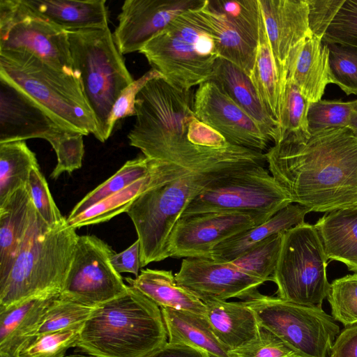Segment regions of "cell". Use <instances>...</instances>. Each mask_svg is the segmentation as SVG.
<instances>
[{"label": "cell", "mask_w": 357, "mask_h": 357, "mask_svg": "<svg viewBox=\"0 0 357 357\" xmlns=\"http://www.w3.org/2000/svg\"><path fill=\"white\" fill-rule=\"evenodd\" d=\"M268 171L293 203L310 211L357 208V130L291 133L264 153Z\"/></svg>", "instance_id": "obj_1"}, {"label": "cell", "mask_w": 357, "mask_h": 357, "mask_svg": "<svg viewBox=\"0 0 357 357\" xmlns=\"http://www.w3.org/2000/svg\"><path fill=\"white\" fill-rule=\"evenodd\" d=\"M173 177L142 194L126 213L135 228L144 267L169 257L173 229L188 205L221 178L266 164L264 153L249 149L197 157H177Z\"/></svg>", "instance_id": "obj_2"}, {"label": "cell", "mask_w": 357, "mask_h": 357, "mask_svg": "<svg viewBox=\"0 0 357 357\" xmlns=\"http://www.w3.org/2000/svg\"><path fill=\"white\" fill-rule=\"evenodd\" d=\"M167 337L159 306L128 285L126 294L95 308L76 347L100 357H146Z\"/></svg>", "instance_id": "obj_3"}, {"label": "cell", "mask_w": 357, "mask_h": 357, "mask_svg": "<svg viewBox=\"0 0 357 357\" xmlns=\"http://www.w3.org/2000/svg\"><path fill=\"white\" fill-rule=\"evenodd\" d=\"M66 220L50 228L36 211L6 278L0 282V308L46 293H59L78 238Z\"/></svg>", "instance_id": "obj_4"}, {"label": "cell", "mask_w": 357, "mask_h": 357, "mask_svg": "<svg viewBox=\"0 0 357 357\" xmlns=\"http://www.w3.org/2000/svg\"><path fill=\"white\" fill-rule=\"evenodd\" d=\"M0 77L20 88L63 128L96 132L94 115L77 77L60 72L25 52L0 51Z\"/></svg>", "instance_id": "obj_5"}, {"label": "cell", "mask_w": 357, "mask_h": 357, "mask_svg": "<svg viewBox=\"0 0 357 357\" xmlns=\"http://www.w3.org/2000/svg\"><path fill=\"white\" fill-rule=\"evenodd\" d=\"M68 36L73 70L96 119L94 136L104 142L109 137L107 123L113 106L134 79L109 26L68 31Z\"/></svg>", "instance_id": "obj_6"}, {"label": "cell", "mask_w": 357, "mask_h": 357, "mask_svg": "<svg viewBox=\"0 0 357 357\" xmlns=\"http://www.w3.org/2000/svg\"><path fill=\"white\" fill-rule=\"evenodd\" d=\"M195 8L178 15L139 51L152 68L182 91L211 79L219 58L214 38Z\"/></svg>", "instance_id": "obj_7"}, {"label": "cell", "mask_w": 357, "mask_h": 357, "mask_svg": "<svg viewBox=\"0 0 357 357\" xmlns=\"http://www.w3.org/2000/svg\"><path fill=\"white\" fill-rule=\"evenodd\" d=\"M328 259L314 225L304 222L283 232L272 275L278 288L277 297L299 305L322 307L331 284L326 275Z\"/></svg>", "instance_id": "obj_8"}, {"label": "cell", "mask_w": 357, "mask_h": 357, "mask_svg": "<svg viewBox=\"0 0 357 357\" xmlns=\"http://www.w3.org/2000/svg\"><path fill=\"white\" fill-rule=\"evenodd\" d=\"M261 327L275 335L296 357H328L340 327L322 307L288 302L258 291L243 301Z\"/></svg>", "instance_id": "obj_9"}, {"label": "cell", "mask_w": 357, "mask_h": 357, "mask_svg": "<svg viewBox=\"0 0 357 357\" xmlns=\"http://www.w3.org/2000/svg\"><path fill=\"white\" fill-rule=\"evenodd\" d=\"M292 203L265 166L256 165L208 185L190 202L181 215L220 212L271 218Z\"/></svg>", "instance_id": "obj_10"}, {"label": "cell", "mask_w": 357, "mask_h": 357, "mask_svg": "<svg viewBox=\"0 0 357 357\" xmlns=\"http://www.w3.org/2000/svg\"><path fill=\"white\" fill-rule=\"evenodd\" d=\"M0 51L31 54L77 77L68 32L36 15L22 0H0Z\"/></svg>", "instance_id": "obj_11"}, {"label": "cell", "mask_w": 357, "mask_h": 357, "mask_svg": "<svg viewBox=\"0 0 357 357\" xmlns=\"http://www.w3.org/2000/svg\"><path fill=\"white\" fill-rule=\"evenodd\" d=\"M112 248L96 236H79L59 296L90 307L116 298L128 289L113 268Z\"/></svg>", "instance_id": "obj_12"}, {"label": "cell", "mask_w": 357, "mask_h": 357, "mask_svg": "<svg viewBox=\"0 0 357 357\" xmlns=\"http://www.w3.org/2000/svg\"><path fill=\"white\" fill-rule=\"evenodd\" d=\"M271 218L246 213H204L181 215L169 241V257L212 259L222 241Z\"/></svg>", "instance_id": "obj_13"}, {"label": "cell", "mask_w": 357, "mask_h": 357, "mask_svg": "<svg viewBox=\"0 0 357 357\" xmlns=\"http://www.w3.org/2000/svg\"><path fill=\"white\" fill-rule=\"evenodd\" d=\"M197 117L236 146L264 153L271 142L259 126L218 86L210 79L195 92Z\"/></svg>", "instance_id": "obj_14"}, {"label": "cell", "mask_w": 357, "mask_h": 357, "mask_svg": "<svg viewBox=\"0 0 357 357\" xmlns=\"http://www.w3.org/2000/svg\"><path fill=\"white\" fill-rule=\"evenodd\" d=\"M174 275L180 286L203 302L231 298L243 301L265 282L242 272L231 262L206 258H184Z\"/></svg>", "instance_id": "obj_15"}, {"label": "cell", "mask_w": 357, "mask_h": 357, "mask_svg": "<svg viewBox=\"0 0 357 357\" xmlns=\"http://www.w3.org/2000/svg\"><path fill=\"white\" fill-rule=\"evenodd\" d=\"M204 0H126L118 15L114 39L123 55L139 51L183 12Z\"/></svg>", "instance_id": "obj_16"}, {"label": "cell", "mask_w": 357, "mask_h": 357, "mask_svg": "<svg viewBox=\"0 0 357 357\" xmlns=\"http://www.w3.org/2000/svg\"><path fill=\"white\" fill-rule=\"evenodd\" d=\"M61 128L33 99L0 77V143L33 138L46 140Z\"/></svg>", "instance_id": "obj_17"}, {"label": "cell", "mask_w": 357, "mask_h": 357, "mask_svg": "<svg viewBox=\"0 0 357 357\" xmlns=\"http://www.w3.org/2000/svg\"><path fill=\"white\" fill-rule=\"evenodd\" d=\"M265 29L283 80L289 56L298 45L312 36L307 0H258Z\"/></svg>", "instance_id": "obj_18"}, {"label": "cell", "mask_w": 357, "mask_h": 357, "mask_svg": "<svg viewBox=\"0 0 357 357\" xmlns=\"http://www.w3.org/2000/svg\"><path fill=\"white\" fill-rule=\"evenodd\" d=\"M286 81L294 84L309 102L321 100L331 84L327 45L310 36L294 47L287 61Z\"/></svg>", "instance_id": "obj_19"}, {"label": "cell", "mask_w": 357, "mask_h": 357, "mask_svg": "<svg viewBox=\"0 0 357 357\" xmlns=\"http://www.w3.org/2000/svg\"><path fill=\"white\" fill-rule=\"evenodd\" d=\"M59 293H46L0 308V354L18 357L37 334L50 304Z\"/></svg>", "instance_id": "obj_20"}, {"label": "cell", "mask_w": 357, "mask_h": 357, "mask_svg": "<svg viewBox=\"0 0 357 357\" xmlns=\"http://www.w3.org/2000/svg\"><path fill=\"white\" fill-rule=\"evenodd\" d=\"M211 80L248 114L271 142H279V122L264 107L248 75L232 63L218 58Z\"/></svg>", "instance_id": "obj_21"}, {"label": "cell", "mask_w": 357, "mask_h": 357, "mask_svg": "<svg viewBox=\"0 0 357 357\" xmlns=\"http://www.w3.org/2000/svg\"><path fill=\"white\" fill-rule=\"evenodd\" d=\"M36 213L29 185L0 205V282L9 274Z\"/></svg>", "instance_id": "obj_22"}, {"label": "cell", "mask_w": 357, "mask_h": 357, "mask_svg": "<svg viewBox=\"0 0 357 357\" xmlns=\"http://www.w3.org/2000/svg\"><path fill=\"white\" fill-rule=\"evenodd\" d=\"M204 303L205 317L213 333L229 351L248 345L258 338L261 326L255 312L243 301L212 299Z\"/></svg>", "instance_id": "obj_23"}, {"label": "cell", "mask_w": 357, "mask_h": 357, "mask_svg": "<svg viewBox=\"0 0 357 357\" xmlns=\"http://www.w3.org/2000/svg\"><path fill=\"white\" fill-rule=\"evenodd\" d=\"M33 13L65 31L108 27L105 0H22Z\"/></svg>", "instance_id": "obj_24"}, {"label": "cell", "mask_w": 357, "mask_h": 357, "mask_svg": "<svg viewBox=\"0 0 357 357\" xmlns=\"http://www.w3.org/2000/svg\"><path fill=\"white\" fill-rule=\"evenodd\" d=\"M155 160V167L147 176L98 202L80 214L67 218V224L77 229L108 221L126 212L131 204L144 192L173 177L175 169L174 163L165 160Z\"/></svg>", "instance_id": "obj_25"}, {"label": "cell", "mask_w": 357, "mask_h": 357, "mask_svg": "<svg viewBox=\"0 0 357 357\" xmlns=\"http://www.w3.org/2000/svg\"><path fill=\"white\" fill-rule=\"evenodd\" d=\"M195 10L213 36L219 58L236 65L250 77L255 62L257 47L215 8L210 0H204Z\"/></svg>", "instance_id": "obj_26"}, {"label": "cell", "mask_w": 357, "mask_h": 357, "mask_svg": "<svg viewBox=\"0 0 357 357\" xmlns=\"http://www.w3.org/2000/svg\"><path fill=\"white\" fill-rule=\"evenodd\" d=\"M130 286L160 307L206 316V305L195 294L180 286L172 271L146 268L135 278H125Z\"/></svg>", "instance_id": "obj_27"}, {"label": "cell", "mask_w": 357, "mask_h": 357, "mask_svg": "<svg viewBox=\"0 0 357 357\" xmlns=\"http://www.w3.org/2000/svg\"><path fill=\"white\" fill-rule=\"evenodd\" d=\"M310 212L303 206L290 204L266 222L220 243L214 248L212 259L230 262L271 236L304 222L305 215Z\"/></svg>", "instance_id": "obj_28"}, {"label": "cell", "mask_w": 357, "mask_h": 357, "mask_svg": "<svg viewBox=\"0 0 357 357\" xmlns=\"http://www.w3.org/2000/svg\"><path fill=\"white\" fill-rule=\"evenodd\" d=\"M314 225L328 259L357 273V208L326 213Z\"/></svg>", "instance_id": "obj_29"}, {"label": "cell", "mask_w": 357, "mask_h": 357, "mask_svg": "<svg viewBox=\"0 0 357 357\" xmlns=\"http://www.w3.org/2000/svg\"><path fill=\"white\" fill-rule=\"evenodd\" d=\"M250 77L264 107L279 122L286 82L274 57L262 15L255 62Z\"/></svg>", "instance_id": "obj_30"}, {"label": "cell", "mask_w": 357, "mask_h": 357, "mask_svg": "<svg viewBox=\"0 0 357 357\" xmlns=\"http://www.w3.org/2000/svg\"><path fill=\"white\" fill-rule=\"evenodd\" d=\"M160 310L168 342L202 349L211 357H230L229 350L218 340L206 317L168 307Z\"/></svg>", "instance_id": "obj_31"}, {"label": "cell", "mask_w": 357, "mask_h": 357, "mask_svg": "<svg viewBox=\"0 0 357 357\" xmlns=\"http://www.w3.org/2000/svg\"><path fill=\"white\" fill-rule=\"evenodd\" d=\"M36 167V155L25 141L0 143V205L28 185L30 174Z\"/></svg>", "instance_id": "obj_32"}, {"label": "cell", "mask_w": 357, "mask_h": 357, "mask_svg": "<svg viewBox=\"0 0 357 357\" xmlns=\"http://www.w3.org/2000/svg\"><path fill=\"white\" fill-rule=\"evenodd\" d=\"M156 160L140 156L128 160L114 174L84 197L72 209L68 218L75 217L98 202L118 192L147 176L154 169Z\"/></svg>", "instance_id": "obj_33"}, {"label": "cell", "mask_w": 357, "mask_h": 357, "mask_svg": "<svg viewBox=\"0 0 357 357\" xmlns=\"http://www.w3.org/2000/svg\"><path fill=\"white\" fill-rule=\"evenodd\" d=\"M282 234L271 236L230 262L248 275L265 282L272 281L280 252Z\"/></svg>", "instance_id": "obj_34"}, {"label": "cell", "mask_w": 357, "mask_h": 357, "mask_svg": "<svg viewBox=\"0 0 357 357\" xmlns=\"http://www.w3.org/2000/svg\"><path fill=\"white\" fill-rule=\"evenodd\" d=\"M210 2L252 45L257 47L261 19L258 0H210Z\"/></svg>", "instance_id": "obj_35"}, {"label": "cell", "mask_w": 357, "mask_h": 357, "mask_svg": "<svg viewBox=\"0 0 357 357\" xmlns=\"http://www.w3.org/2000/svg\"><path fill=\"white\" fill-rule=\"evenodd\" d=\"M83 137L79 132L61 128L46 139L57 157V164L50 174L52 178L57 179L63 172L70 174L82 167L84 154Z\"/></svg>", "instance_id": "obj_36"}, {"label": "cell", "mask_w": 357, "mask_h": 357, "mask_svg": "<svg viewBox=\"0 0 357 357\" xmlns=\"http://www.w3.org/2000/svg\"><path fill=\"white\" fill-rule=\"evenodd\" d=\"M83 325L37 335L23 347L18 357H64L68 349L77 346Z\"/></svg>", "instance_id": "obj_37"}, {"label": "cell", "mask_w": 357, "mask_h": 357, "mask_svg": "<svg viewBox=\"0 0 357 357\" xmlns=\"http://www.w3.org/2000/svg\"><path fill=\"white\" fill-rule=\"evenodd\" d=\"M335 321L348 327L357 324V273L334 280L327 296Z\"/></svg>", "instance_id": "obj_38"}, {"label": "cell", "mask_w": 357, "mask_h": 357, "mask_svg": "<svg viewBox=\"0 0 357 357\" xmlns=\"http://www.w3.org/2000/svg\"><path fill=\"white\" fill-rule=\"evenodd\" d=\"M326 44L329 52L331 84H336L347 95H357V47Z\"/></svg>", "instance_id": "obj_39"}, {"label": "cell", "mask_w": 357, "mask_h": 357, "mask_svg": "<svg viewBox=\"0 0 357 357\" xmlns=\"http://www.w3.org/2000/svg\"><path fill=\"white\" fill-rule=\"evenodd\" d=\"M96 307L59 296L48 307L36 335L83 324Z\"/></svg>", "instance_id": "obj_40"}, {"label": "cell", "mask_w": 357, "mask_h": 357, "mask_svg": "<svg viewBox=\"0 0 357 357\" xmlns=\"http://www.w3.org/2000/svg\"><path fill=\"white\" fill-rule=\"evenodd\" d=\"M357 107V100H321L310 103L307 114L310 131L335 127H349L351 117Z\"/></svg>", "instance_id": "obj_41"}, {"label": "cell", "mask_w": 357, "mask_h": 357, "mask_svg": "<svg viewBox=\"0 0 357 357\" xmlns=\"http://www.w3.org/2000/svg\"><path fill=\"white\" fill-rule=\"evenodd\" d=\"M310 102L292 83L286 81L279 121L280 139L291 133L309 132L307 114ZM277 144V143H276Z\"/></svg>", "instance_id": "obj_42"}, {"label": "cell", "mask_w": 357, "mask_h": 357, "mask_svg": "<svg viewBox=\"0 0 357 357\" xmlns=\"http://www.w3.org/2000/svg\"><path fill=\"white\" fill-rule=\"evenodd\" d=\"M28 185L36 211L50 228H54L66 220L56 205L40 167L34 168L31 171Z\"/></svg>", "instance_id": "obj_43"}, {"label": "cell", "mask_w": 357, "mask_h": 357, "mask_svg": "<svg viewBox=\"0 0 357 357\" xmlns=\"http://www.w3.org/2000/svg\"><path fill=\"white\" fill-rule=\"evenodd\" d=\"M325 43L357 47V0H345L323 38Z\"/></svg>", "instance_id": "obj_44"}, {"label": "cell", "mask_w": 357, "mask_h": 357, "mask_svg": "<svg viewBox=\"0 0 357 357\" xmlns=\"http://www.w3.org/2000/svg\"><path fill=\"white\" fill-rule=\"evenodd\" d=\"M230 357H296L294 352L268 329L261 327L258 338L229 351Z\"/></svg>", "instance_id": "obj_45"}, {"label": "cell", "mask_w": 357, "mask_h": 357, "mask_svg": "<svg viewBox=\"0 0 357 357\" xmlns=\"http://www.w3.org/2000/svg\"><path fill=\"white\" fill-rule=\"evenodd\" d=\"M158 77L162 76L158 71L151 68L121 91L113 106L108 120L107 134L109 137L118 121L127 116H135V101L137 94L149 81Z\"/></svg>", "instance_id": "obj_46"}, {"label": "cell", "mask_w": 357, "mask_h": 357, "mask_svg": "<svg viewBox=\"0 0 357 357\" xmlns=\"http://www.w3.org/2000/svg\"><path fill=\"white\" fill-rule=\"evenodd\" d=\"M312 36L323 40L328 28L345 0H307Z\"/></svg>", "instance_id": "obj_47"}, {"label": "cell", "mask_w": 357, "mask_h": 357, "mask_svg": "<svg viewBox=\"0 0 357 357\" xmlns=\"http://www.w3.org/2000/svg\"><path fill=\"white\" fill-rule=\"evenodd\" d=\"M110 262L116 272L130 273L136 277L139 275L141 268L140 245L138 240L129 248L119 253L114 252L110 259Z\"/></svg>", "instance_id": "obj_48"}, {"label": "cell", "mask_w": 357, "mask_h": 357, "mask_svg": "<svg viewBox=\"0 0 357 357\" xmlns=\"http://www.w3.org/2000/svg\"><path fill=\"white\" fill-rule=\"evenodd\" d=\"M329 357H357V324L346 327L338 335Z\"/></svg>", "instance_id": "obj_49"}, {"label": "cell", "mask_w": 357, "mask_h": 357, "mask_svg": "<svg viewBox=\"0 0 357 357\" xmlns=\"http://www.w3.org/2000/svg\"><path fill=\"white\" fill-rule=\"evenodd\" d=\"M146 357H211L206 351L185 344L167 342Z\"/></svg>", "instance_id": "obj_50"}, {"label": "cell", "mask_w": 357, "mask_h": 357, "mask_svg": "<svg viewBox=\"0 0 357 357\" xmlns=\"http://www.w3.org/2000/svg\"><path fill=\"white\" fill-rule=\"evenodd\" d=\"M349 127L357 130V107L355 109L353 113Z\"/></svg>", "instance_id": "obj_51"}, {"label": "cell", "mask_w": 357, "mask_h": 357, "mask_svg": "<svg viewBox=\"0 0 357 357\" xmlns=\"http://www.w3.org/2000/svg\"><path fill=\"white\" fill-rule=\"evenodd\" d=\"M64 357H100V356L91 355V354H87V355L76 354H70V355L65 356Z\"/></svg>", "instance_id": "obj_52"}, {"label": "cell", "mask_w": 357, "mask_h": 357, "mask_svg": "<svg viewBox=\"0 0 357 357\" xmlns=\"http://www.w3.org/2000/svg\"><path fill=\"white\" fill-rule=\"evenodd\" d=\"M0 357H14V356L7 355V354H0Z\"/></svg>", "instance_id": "obj_53"}]
</instances>
